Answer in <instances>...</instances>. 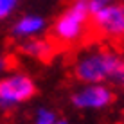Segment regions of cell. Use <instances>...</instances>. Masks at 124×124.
<instances>
[{
    "mask_svg": "<svg viewBox=\"0 0 124 124\" xmlns=\"http://www.w3.org/2000/svg\"><path fill=\"white\" fill-rule=\"evenodd\" d=\"M72 101L79 108H102L115 101V93L104 86H90L76 93Z\"/></svg>",
    "mask_w": 124,
    "mask_h": 124,
    "instance_id": "5b68a950",
    "label": "cell"
},
{
    "mask_svg": "<svg viewBox=\"0 0 124 124\" xmlns=\"http://www.w3.org/2000/svg\"><path fill=\"white\" fill-rule=\"evenodd\" d=\"M54 124H65V122H54Z\"/></svg>",
    "mask_w": 124,
    "mask_h": 124,
    "instance_id": "4fadbf2b",
    "label": "cell"
},
{
    "mask_svg": "<svg viewBox=\"0 0 124 124\" xmlns=\"http://www.w3.org/2000/svg\"><path fill=\"white\" fill-rule=\"evenodd\" d=\"M115 83H119L121 86H124V65H122V70H121V74H119V78H117Z\"/></svg>",
    "mask_w": 124,
    "mask_h": 124,
    "instance_id": "8fae6325",
    "label": "cell"
},
{
    "mask_svg": "<svg viewBox=\"0 0 124 124\" xmlns=\"http://www.w3.org/2000/svg\"><path fill=\"white\" fill-rule=\"evenodd\" d=\"M15 6H16V0H0V18H6L15 9Z\"/></svg>",
    "mask_w": 124,
    "mask_h": 124,
    "instance_id": "ba28073f",
    "label": "cell"
},
{
    "mask_svg": "<svg viewBox=\"0 0 124 124\" xmlns=\"http://www.w3.org/2000/svg\"><path fill=\"white\" fill-rule=\"evenodd\" d=\"M124 59L113 50L102 49L90 56L79 59L74 67V76L83 83H101V81H117L122 70Z\"/></svg>",
    "mask_w": 124,
    "mask_h": 124,
    "instance_id": "7a4b0ae2",
    "label": "cell"
},
{
    "mask_svg": "<svg viewBox=\"0 0 124 124\" xmlns=\"http://www.w3.org/2000/svg\"><path fill=\"white\" fill-rule=\"evenodd\" d=\"M117 2V0H90V11L95 13L97 9H101V7H106L110 6V4Z\"/></svg>",
    "mask_w": 124,
    "mask_h": 124,
    "instance_id": "30bf717a",
    "label": "cell"
},
{
    "mask_svg": "<svg viewBox=\"0 0 124 124\" xmlns=\"http://www.w3.org/2000/svg\"><path fill=\"white\" fill-rule=\"evenodd\" d=\"M90 0H72L68 7L56 18L49 32V40L56 45L58 52L79 43H86L90 25Z\"/></svg>",
    "mask_w": 124,
    "mask_h": 124,
    "instance_id": "6da1fadb",
    "label": "cell"
},
{
    "mask_svg": "<svg viewBox=\"0 0 124 124\" xmlns=\"http://www.w3.org/2000/svg\"><path fill=\"white\" fill-rule=\"evenodd\" d=\"M99 40L110 43L124 40V2H113L92 13L86 43Z\"/></svg>",
    "mask_w": 124,
    "mask_h": 124,
    "instance_id": "3957f363",
    "label": "cell"
},
{
    "mask_svg": "<svg viewBox=\"0 0 124 124\" xmlns=\"http://www.w3.org/2000/svg\"><path fill=\"white\" fill-rule=\"evenodd\" d=\"M2 68H4V61L0 59V70H2Z\"/></svg>",
    "mask_w": 124,
    "mask_h": 124,
    "instance_id": "7c38bea8",
    "label": "cell"
},
{
    "mask_svg": "<svg viewBox=\"0 0 124 124\" xmlns=\"http://www.w3.org/2000/svg\"><path fill=\"white\" fill-rule=\"evenodd\" d=\"M54 122H56L54 113L45 112V110H41V112H40V115H38V121H36V124H54Z\"/></svg>",
    "mask_w": 124,
    "mask_h": 124,
    "instance_id": "9c48e42d",
    "label": "cell"
},
{
    "mask_svg": "<svg viewBox=\"0 0 124 124\" xmlns=\"http://www.w3.org/2000/svg\"><path fill=\"white\" fill-rule=\"evenodd\" d=\"M41 25H43V20L41 18H34V16H27V18L20 20L15 27L16 34H22V36H29V34H34L36 31H40Z\"/></svg>",
    "mask_w": 124,
    "mask_h": 124,
    "instance_id": "52a82bcc",
    "label": "cell"
},
{
    "mask_svg": "<svg viewBox=\"0 0 124 124\" xmlns=\"http://www.w3.org/2000/svg\"><path fill=\"white\" fill-rule=\"evenodd\" d=\"M22 50L25 54H29V56H32V58L41 59V61H50L52 56L58 52L56 45L49 38H43V40H29L22 47Z\"/></svg>",
    "mask_w": 124,
    "mask_h": 124,
    "instance_id": "8992f818",
    "label": "cell"
},
{
    "mask_svg": "<svg viewBox=\"0 0 124 124\" xmlns=\"http://www.w3.org/2000/svg\"><path fill=\"white\" fill-rule=\"evenodd\" d=\"M36 92V86L31 78L23 74H15L11 78L0 81V102L2 104H15L31 99Z\"/></svg>",
    "mask_w": 124,
    "mask_h": 124,
    "instance_id": "277c9868",
    "label": "cell"
}]
</instances>
